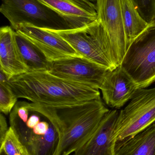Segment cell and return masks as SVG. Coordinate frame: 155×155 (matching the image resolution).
Instances as JSON below:
<instances>
[{
	"label": "cell",
	"mask_w": 155,
	"mask_h": 155,
	"mask_svg": "<svg viewBox=\"0 0 155 155\" xmlns=\"http://www.w3.org/2000/svg\"><path fill=\"white\" fill-rule=\"evenodd\" d=\"M49 30L65 40L83 57L97 64L110 70L120 65L109 35L98 20L77 29Z\"/></svg>",
	"instance_id": "cell-3"
},
{
	"label": "cell",
	"mask_w": 155,
	"mask_h": 155,
	"mask_svg": "<svg viewBox=\"0 0 155 155\" xmlns=\"http://www.w3.org/2000/svg\"><path fill=\"white\" fill-rule=\"evenodd\" d=\"M0 12L15 31L20 25L52 30L74 29L67 19L39 0H2Z\"/></svg>",
	"instance_id": "cell-4"
},
{
	"label": "cell",
	"mask_w": 155,
	"mask_h": 155,
	"mask_svg": "<svg viewBox=\"0 0 155 155\" xmlns=\"http://www.w3.org/2000/svg\"><path fill=\"white\" fill-rule=\"evenodd\" d=\"M9 80L0 70V111L5 115L11 113L18 99L9 85Z\"/></svg>",
	"instance_id": "cell-18"
},
{
	"label": "cell",
	"mask_w": 155,
	"mask_h": 155,
	"mask_svg": "<svg viewBox=\"0 0 155 155\" xmlns=\"http://www.w3.org/2000/svg\"><path fill=\"white\" fill-rule=\"evenodd\" d=\"M68 1H71V2H72V1H71V0H68Z\"/></svg>",
	"instance_id": "cell-26"
},
{
	"label": "cell",
	"mask_w": 155,
	"mask_h": 155,
	"mask_svg": "<svg viewBox=\"0 0 155 155\" xmlns=\"http://www.w3.org/2000/svg\"><path fill=\"white\" fill-rule=\"evenodd\" d=\"M120 65L139 88L155 82V19L132 42Z\"/></svg>",
	"instance_id": "cell-5"
},
{
	"label": "cell",
	"mask_w": 155,
	"mask_h": 155,
	"mask_svg": "<svg viewBox=\"0 0 155 155\" xmlns=\"http://www.w3.org/2000/svg\"><path fill=\"white\" fill-rule=\"evenodd\" d=\"M114 155H155V124L130 138L116 142Z\"/></svg>",
	"instance_id": "cell-14"
},
{
	"label": "cell",
	"mask_w": 155,
	"mask_h": 155,
	"mask_svg": "<svg viewBox=\"0 0 155 155\" xmlns=\"http://www.w3.org/2000/svg\"><path fill=\"white\" fill-rule=\"evenodd\" d=\"M119 112L109 110L93 135L73 155H114L115 128Z\"/></svg>",
	"instance_id": "cell-11"
},
{
	"label": "cell",
	"mask_w": 155,
	"mask_h": 155,
	"mask_svg": "<svg viewBox=\"0 0 155 155\" xmlns=\"http://www.w3.org/2000/svg\"><path fill=\"white\" fill-rule=\"evenodd\" d=\"M31 112L52 124L59 135L54 155H69L83 145L109 111L100 99L69 105L50 107L29 103Z\"/></svg>",
	"instance_id": "cell-1"
},
{
	"label": "cell",
	"mask_w": 155,
	"mask_h": 155,
	"mask_svg": "<svg viewBox=\"0 0 155 155\" xmlns=\"http://www.w3.org/2000/svg\"><path fill=\"white\" fill-rule=\"evenodd\" d=\"M0 70L10 80L29 72L15 39V31L10 26L0 29Z\"/></svg>",
	"instance_id": "cell-12"
},
{
	"label": "cell",
	"mask_w": 155,
	"mask_h": 155,
	"mask_svg": "<svg viewBox=\"0 0 155 155\" xmlns=\"http://www.w3.org/2000/svg\"><path fill=\"white\" fill-rule=\"evenodd\" d=\"M138 88L133 78L120 65L108 73L100 89L106 104L118 109L133 98Z\"/></svg>",
	"instance_id": "cell-10"
},
{
	"label": "cell",
	"mask_w": 155,
	"mask_h": 155,
	"mask_svg": "<svg viewBox=\"0 0 155 155\" xmlns=\"http://www.w3.org/2000/svg\"><path fill=\"white\" fill-rule=\"evenodd\" d=\"M9 84L17 98L47 106L69 105L101 98L99 89L63 79L48 71L28 72L12 78Z\"/></svg>",
	"instance_id": "cell-2"
},
{
	"label": "cell",
	"mask_w": 155,
	"mask_h": 155,
	"mask_svg": "<svg viewBox=\"0 0 155 155\" xmlns=\"http://www.w3.org/2000/svg\"><path fill=\"white\" fill-rule=\"evenodd\" d=\"M110 71L84 57H70L51 62L49 72L63 79L100 89Z\"/></svg>",
	"instance_id": "cell-7"
},
{
	"label": "cell",
	"mask_w": 155,
	"mask_h": 155,
	"mask_svg": "<svg viewBox=\"0 0 155 155\" xmlns=\"http://www.w3.org/2000/svg\"><path fill=\"white\" fill-rule=\"evenodd\" d=\"M129 104L119 112L116 141L130 138L155 124V87L138 88Z\"/></svg>",
	"instance_id": "cell-6"
},
{
	"label": "cell",
	"mask_w": 155,
	"mask_h": 155,
	"mask_svg": "<svg viewBox=\"0 0 155 155\" xmlns=\"http://www.w3.org/2000/svg\"><path fill=\"white\" fill-rule=\"evenodd\" d=\"M0 155H6L4 152H0Z\"/></svg>",
	"instance_id": "cell-25"
},
{
	"label": "cell",
	"mask_w": 155,
	"mask_h": 155,
	"mask_svg": "<svg viewBox=\"0 0 155 155\" xmlns=\"http://www.w3.org/2000/svg\"><path fill=\"white\" fill-rule=\"evenodd\" d=\"M71 1L85 8L96 10L95 4L96 0H71Z\"/></svg>",
	"instance_id": "cell-23"
},
{
	"label": "cell",
	"mask_w": 155,
	"mask_h": 155,
	"mask_svg": "<svg viewBox=\"0 0 155 155\" xmlns=\"http://www.w3.org/2000/svg\"><path fill=\"white\" fill-rule=\"evenodd\" d=\"M97 20L107 32L121 64L126 53V41L121 0H96Z\"/></svg>",
	"instance_id": "cell-9"
},
{
	"label": "cell",
	"mask_w": 155,
	"mask_h": 155,
	"mask_svg": "<svg viewBox=\"0 0 155 155\" xmlns=\"http://www.w3.org/2000/svg\"><path fill=\"white\" fill-rule=\"evenodd\" d=\"M40 122V117L38 115H32L28 118L26 125L28 128L33 129Z\"/></svg>",
	"instance_id": "cell-24"
},
{
	"label": "cell",
	"mask_w": 155,
	"mask_h": 155,
	"mask_svg": "<svg viewBox=\"0 0 155 155\" xmlns=\"http://www.w3.org/2000/svg\"><path fill=\"white\" fill-rule=\"evenodd\" d=\"M126 50L132 42L148 26L132 0H121Z\"/></svg>",
	"instance_id": "cell-16"
},
{
	"label": "cell",
	"mask_w": 155,
	"mask_h": 155,
	"mask_svg": "<svg viewBox=\"0 0 155 155\" xmlns=\"http://www.w3.org/2000/svg\"><path fill=\"white\" fill-rule=\"evenodd\" d=\"M143 18L149 23L155 19V0H132Z\"/></svg>",
	"instance_id": "cell-20"
},
{
	"label": "cell",
	"mask_w": 155,
	"mask_h": 155,
	"mask_svg": "<svg viewBox=\"0 0 155 155\" xmlns=\"http://www.w3.org/2000/svg\"><path fill=\"white\" fill-rule=\"evenodd\" d=\"M2 151L6 155H32L11 127L2 145L0 146V152Z\"/></svg>",
	"instance_id": "cell-19"
},
{
	"label": "cell",
	"mask_w": 155,
	"mask_h": 155,
	"mask_svg": "<svg viewBox=\"0 0 155 155\" xmlns=\"http://www.w3.org/2000/svg\"><path fill=\"white\" fill-rule=\"evenodd\" d=\"M9 129L6 119L2 113H1L0 115V146L2 145Z\"/></svg>",
	"instance_id": "cell-21"
},
{
	"label": "cell",
	"mask_w": 155,
	"mask_h": 155,
	"mask_svg": "<svg viewBox=\"0 0 155 155\" xmlns=\"http://www.w3.org/2000/svg\"><path fill=\"white\" fill-rule=\"evenodd\" d=\"M16 44L29 72L49 71L51 62L28 39L15 31Z\"/></svg>",
	"instance_id": "cell-15"
},
{
	"label": "cell",
	"mask_w": 155,
	"mask_h": 155,
	"mask_svg": "<svg viewBox=\"0 0 155 155\" xmlns=\"http://www.w3.org/2000/svg\"><path fill=\"white\" fill-rule=\"evenodd\" d=\"M15 31L28 39L51 62L70 57H83L61 36L48 29L20 25Z\"/></svg>",
	"instance_id": "cell-8"
},
{
	"label": "cell",
	"mask_w": 155,
	"mask_h": 155,
	"mask_svg": "<svg viewBox=\"0 0 155 155\" xmlns=\"http://www.w3.org/2000/svg\"><path fill=\"white\" fill-rule=\"evenodd\" d=\"M49 122L47 132L43 135L34 133L26 146L32 155H54L58 146L59 135L52 123Z\"/></svg>",
	"instance_id": "cell-17"
},
{
	"label": "cell",
	"mask_w": 155,
	"mask_h": 155,
	"mask_svg": "<svg viewBox=\"0 0 155 155\" xmlns=\"http://www.w3.org/2000/svg\"><path fill=\"white\" fill-rule=\"evenodd\" d=\"M49 127V122L42 121L40 122L33 129L34 133L38 135H43L47 132Z\"/></svg>",
	"instance_id": "cell-22"
},
{
	"label": "cell",
	"mask_w": 155,
	"mask_h": 155,
	"mask_svg": "<svg viewBox=\"0 0 155 155\" xmlns=\"http://www.w3.org/2000/svg\"><path fill=\"white\" fill-rule=\"evenodd\" d=\"M67 19L74 29L97 20L96 10L88 9L68 0H39Z\"/></svg>",
	"instance_id": "cell-13"
}]
</instances>
